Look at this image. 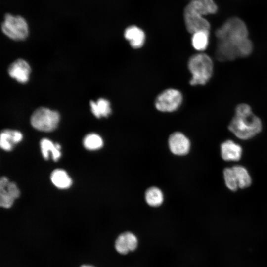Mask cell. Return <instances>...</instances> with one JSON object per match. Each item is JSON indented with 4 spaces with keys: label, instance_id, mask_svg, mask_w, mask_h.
I'll use <instances>...</instances> for the list:
<instances>
[{
    "label": "cell",
    "instance_id": "7c38bea8",
    "mask_svg": "<svg viewBox=\"0 0 267 267\" xmlns=\"http://www.w3.org/2000/svg\"><path fill=\"white\" fill-rule=\"evenodd\" d=\"M216 55L221 61L234 60L239 57L237 45L226 40H218Z\"/></svg>",
    "mask_w": 267,
    "mask_h": 267
},
{
    "label": "cell",
    "instance_id": "2e32d148",
    "mask_svg": "<svg viewBox=\"0 0 267 267\" xmlns=\"http://www.w3.org/2000/svg\"><path fill=\"white\" fill-rule=\"evenodd\" d=\"M23 138L21 132L11 130H4L1 132L0 136V147L5 151H10L13 146Z\"/></svg>",
    "mask_w": 267,
    "mask_h": 267
},
{
    "label": "cell",
    "instance_id": "ffe728a7",
    "mask_svg": "<svg viewBox=\"0 0 267 267\" xmlns=\"http://www.w3.org/2000/svg\"><path fill=\"white\" fill-rule=\"evenodd\" d=\"M240 188H246L252 183L251 176L247 169L241 165H235L232 167Z\"/></svg>",
    "mask_w": 267,
    "mask_h": 267
},
{
    "label": "cell",
    "instance_id": "8fae6325",
    "mask_svg": "<svg viewBox=\"0 0 267 267\" xmlns=\"http://www.w3.org/2000/svg\"><path fill=\"white\" fill-rule=\"evenodd\" d=\"M168 142L171 151L175 155H184L189 151V140L181 133H173L169 137Z\"/></svg>",
    "mask_w": 267,
    "mask_h": 267
},
{
    "label": "cell",
    "instance_id": "e0dca14e",
    "mask_svg": "<svg viewBox=\"0 0 267 267\" xmlns=\"http://www.w3.org/2000/svg\"><path fill=\"white\" fill-rule=\"evenodd\" d=\"M41 152L43 157L47 160L49 158V152L52 153V158L54 161H57L61 156V146L58 143L54 144L51 141L43 138L40 142Z\"/></svg>",
    "mask_w": 267,
    "mask_h": 267
},
{
    "label": "cell",
    "instance_id": "ac0fdd59",
    "mask_svg": "<svg viewBox=\"0 0 267 267\" xmlns=\"http://www.w3.org/2000/svg\"><path fill=\"white\" fill-rule=\"evenodd\" d=\"M90 106L92 114L98 118L107 117L111 113L110 103L104 98H99L96 102L91 100Z\"/></svg>",
    "mask_w": 267,
    "mask_h": 267
},
{
    "label": "cell",
    "instance_id": "8992f818",
    "mask_svg": "<svg viewBox=\"0 0 267 267\" xmlns=\"http://www.w3.org/2000/svg\"><path fill=\"white\" fill-rule=\"evenodd\" d=\"M182 102L180 91L175 89H168L161 93L156 98V108L161 112H171L178 109Z\"/></svg>",
    "mask_w": 267,
    "mask_h": 267
},
{
    "label": "cell",
    "instance_id": "5bb4252c",
    "mask_svg": "<svg viewBox=\"0 0 267 267\" xmlns=\"http://www.w3.org/2000/svg\"><path fill=\"white\" fill-rule=\"evenodd\" d=\"M202 16L215 14L218 7L213 0H193L185 7Z\"/></svg>",
    "mask_w": 267,
    "mask_h": 267
},
{
    "label": "cell",
    "instance_id": "d6986e66",
    "mask_svg": "<svg viewBox=\"0 0 267 267\" xmlns=\"http://www.w3.org/2000/svg\"><path fill=\"white\" fill-rule=\"evenodd\" d=\"M53 184L60 189H66L72 185V179L68 174L63 170H54L50 176Z\"/></svg>",
    "mask_w": 267,
    "mask_h": 267
},
{
    "label": "cell",
    "instance_id": "30bf717a",
    "mask_svg": "<svg viewBox=\"0 0 267 267\" xmlns=\"http://www.w3.org/2000/svg\"><path fill=\"white\" fill-rule=\"evenodd\" d=\"M9 76L21 83H26L29 78L31 68L24 59H18L12 62L8 67Z\"/></svg>",
    "mask_w": 267,
    "mask_h": 267
},
{
    "label": "cell",
    "instance_id": "9c48e42d",
    "mask_svg": "<svg viewBox=\"0 0 267 267\" xmlns=\"http://www.w3.org/2000/svg\"><path fill=\"white\" fill-rule=\"evenodd\" d=\"M138 243V239L135 234L131 232H125L116 238L115 248L119 254L126 255L135 250Z\"/></svg>",
    "mask_w": 267,
    "mask_h": 267
},
{
    "label": "cell",
    "instance_id": "52a82bcc",
    "mask_svg": "<svg viewBox=\"0 0 267 267\" xmlns=\"http://www.w3.org/2000/svg\"><path fill=\"white\" fill-rule=\"evenodd\" d=\"M20 191L16 183L10 182L5 177L0 179V205L5 208H10L15 199L19 197Z\"/></svg>",
    "mask_w": 267,
    "mask_h": 267
},
{
    "label": "cell",
    "instance_id": "d4e9b609",
    "mask_svg": "<svg viewBox=\"0 0 267 267\" xmlns=\"http://www.w3.org/2000/svg\"><path fill=\"white\" fill-rule=\"evenodd\" d=\"M237 48L239 57L247 56L253 50V44L247 38L238 44Z\"/></svg>",
    "mask_w": 267,
    "mask_h": 267
},
{
    "label": "cell",
    "instance_id": "cb8c5ba5",
    "mask_svg": "<svg viewBox=\"0 0 267 267\" xmlns=\"http://www.w3.org/2000/svg\"><path fill=\"white\" fill-rule=\"evenodd\" d=\"M223 175L226 187L231 191L237 190L239 186L232 168H225L223 170Z\"/></svg>",
    "mask_w": 267,
    "mask_h": 267
},
{
    "label": "cell",
    "instance_id": "ba28073f",
    "mask_svg": "<svg viewBox=\"0 0 267 267\" xmlns=\"http://www.w3.org/2000/svg\"><path fill=\"white\" fill-rule=\"evenodd\" d=\"M184 18L186 28L190 33L202 30L209 31L210 29L209 22L202 15L194 11L185 8Z\"/></svg>",
    "mask_w": 267,
    "mask_h": 267
},
{
    "label": "cell",
    "instance_id": "4fadbf2b",
    "mask_svg": "<svg viewBox=\"0 0 267 267\" xmlns=\"http://www.w3.org/2000/svg\"><path fill=\"white\" fill-rule=\"evenodd\" d=\"M221 154L226 161H238L242 154L241 146L231 140H227L221 145Z\"/></svg>",
    "mask_w": 267,
    "mask_h": 267
},
{
    "label": "cell",
    "instance_id": "7a4b0ae2",
    "mask_svg": "<svg viewBox=\"0 0 267 267\" xmlns=\"http://www.w3.org/2000/svg\"><path fill=\"white\" fill-rule=\"evenodd\" d=\"M188 68L192 75L190 84L191 85H204L212 76L213 64L208 55L198 53L190 57Z\"/></svg>",
    "mask_w": 267,
    "mask_h": 267
},
{
    "label": "cell",
    "instance_id": "277c9868",
    "mask_svg": "<svg viewBox=\"0 0 267 267\" xmlns=\"http://www.w3.org/2000/svg\"><path fill=\"white\" fill-rule=\"evenodd\" d=\"M59 113L44 107L37 109L31 117V123L36 129L43 132L55 130L59 122Z\"/></svg>",
    "mask_w": 267,
    "mask_h": 267
},
{
    "label": "cell",
    "instance_id": "7402d4cb",
    "mask_svg": "<svg viewBox=\"0 0 267 267\" xmlns=\"http://www.w3.org/2000/svg\"><path fill=\"white\" fill-rule=\"evenodd\" d=\"M145 197L147 203L152 207L160 206L164 199L162 192L156 187L148 188L145 192Z\"/></svg>",
    "mask_w": 267,
    "mask_h": 267
},
{
    "label": "cell",
    "instance_id": "5b68a950",
    "mask_svg": "<svg viewBox=\"0 0 267 267\" xmlns=\"http://www.w3.org/2000/svg\"><path fill=\"white\" fill-rule=\"evenodd\" d=\"M1 29L5 35L14 40H23L28 35V24L25 20L19 16L6 15Z\"/></svg>",
    "mask_w": 267,
    "mask_h": 267
},
{
    "label": "cell",
    "instance_id": "3957f363",
    "mask_svg": "<svg viewBox=\"0 0 267 267\" xmlns=\"http://www.w3.org/2000/svg\"><path fill=\"white\" fill-rule=\"evenodd\" d=\"M248 35L245 23L237 17L229 18L216 32L218 40H226L235 44L247 38Z\"/></svg>",
    "mask_w": 267,
    "mask_h": 267
},
{
    "label": "cell",
    "instance_id": "6da1fadb",
    "mask_svg": "<svg viewBox=\"0 0 267 267\" xmlns=\"http://www.w3.org/2000/svg\"><path fill=\"white\" fill-rule=\"evenodd\" d=\"M229 131L242 140L251 139L262 130V124L259 117L246 104L238 105L235 114L228 126Z\"/></svg>",
    "mask_w": 267,
    "mask_h": 267
},
{
    "label": "cell",
    "instance_id": "603a6c76",
    "mask_svg": "<svg viewBox=\"0 0 267 267\" xmlns=\"http://www.w3.org/2000/svg\"><path fill=\"white\" fill-rule=\"evenodd\" d=\"M103 144L102 138L98 134L94 133L87 134L83 140L84 147L89 150L99 149L102 147Z\"/></svg>",
    "mask_w": 267,
    "mask_h": 267
},
{
    "label": "cell",
    "instance_id": "9a60e30c",
    "mask_svg": "<svg viewBox=\"0 0 267 267\" xmlns=\"http://www.w3.org/2000/svg\"><path fill=\"white\" fill-rule=\"evenodd\" d=\"M124 37L134 48L142 47L145 40V35L143 31L134 25L130 26L126 29Z\"/></svg>",
    "mask_w": 267,
    "mask_h": 267
},
{
    "label": "cell",
    "instance_id": "44dd1931",
    "mask_svg": "<svg viewBox=\"0 0 267 267\" xmlns=\"http://www.w3.org/2000/svg\"><path fill=\"white\" fill-rule=\"evenodd\" d=\"M209 32L202 30L192 34L191 44L193 48L198 51L205 50L209 43Z\"/></svg>",
    "mask_w": 267,
    "mask_h": 267
},
{
    "label": "cell",
    "instance_id": "484cf974",
    "mask_svg": "<svg viewBox=\"0 0 267 267\" xmlns=\"http://www.w3.org/2000/svg\"><path fill=\"white\" fill-rule=\"evenodd\" d=\"M80 267H94L90 265H83L81 266Z\"/></svg>",
    "mask_w": 267,
    "mask_h": 267
}]
</instances>
